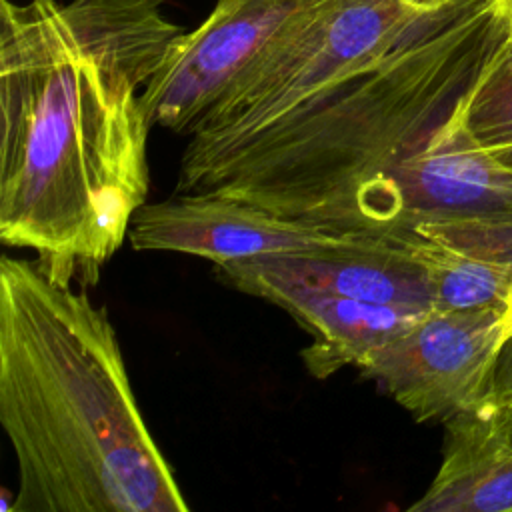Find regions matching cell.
I'll use <instances>...</instances> for the list:
<instances>
[{"mask_svg": "<svg viewBox=\"0 0 512 512\" xmlns=\"http://www.w3.org/2000/svg\"><path fill=\"white\" fill-rule=\"evenodd\" d=\"M0 240L96 282L150 186V74L56 0L0 4Z\"/></svg>", "mask_w": 512, "mask_h": 512, "instance_id": "cell-1", "label": "cell"}, {"mask_svg": "<svg viewBox=\"0 0 512 512\" xmlns=\"http://www.w3.org/2000/svg\"><path fill=\"white\" fill-rule=\"evenodd\" d=\"M508 32L496 0H454L386 54L178 176L174 192L226 194L370 236L392 176L462 114Z\"/></svg>", "mask_w": 512, "mask_h": 512, "instance_id": "cell-2", "label": "cell"}, {"mask_svg": "<svg viewBox=\"0 0 512 512\" xmlns=\"http://www.w3.org/2000/svg\"><path fill=\"white\" fill-rule=\"evenodd\" d=\"M0 424L10 512H188L106 308L38 258H0Z\"/></svg>", "mask_w": 512, "mask_h": 512, "instance_id": "cell-3", "label": "cell"}, {"mask_svg": "<svg viewBox=\"0 0 512 512\" xmlns=\"http://www.w3.org/2000/svg\"><path fill=\"white\" fill-rule=\"evenodd\" d=\"M454 0H316L186 134L178 176L246 142L304 100L392 50Z\"/></svg>", "mask_w": 512, "mask_h": 512, "instance_id": "cell-4", "label": "cell"}, {"mask_svg": "<svg viewBox=\"0 0 512 512\" xmlns=\"http://www.w3.org/2000/svg\"><path fill=\"white\" fill-rule=\"evenodd\" d=\"M504 312L430 310L368 352L358 370L418 422H446L492 396Z\"/></svg>", "mask_w": 512, "mask_h": 512, "instance_id": "cell-5", "label": "cell"}, {"mask_svg": "<svg viewBox=\"0 0 512 512\" xmlns=\"http://www.w3.org/2000/svg\"><path fill=\"white\" fill-rule=\"evenodd\" d=\"M316 0H216L210 16L170 46L142 90L150 124L178 134L224 98Z\"/></svg>", "mask_w": 512, "mask_h": 512, "instance_id": "cell-6", "label": "cell"}, {"mask_svg": "<svg viewBox=\"0 0 512 512\" xmlns=\"http://www.w3.org/2000/svg\"><path fill=\"white\" fill-rule=\"evenodd\" d=\"M366 234L332 232L216 192H174L132 218L134 250L180 252L214 264L340 248Z\"/></svg>", "mask_w": 512, "mask_h": 512, "instance_id": "cell-7", "label": "cell"}, {"mask_svg": "<svg viewBox=\"0 0 512 512\" xmlns=\"http://www.w3.org/2000/svg\"><path fill=\"white\" fill-rule=\"evenodd\" d=\"M422 222L512 224V168L474 140L464 110L392 176L370 236Z\"/></svg>", "mask_w": 512, "mask_h": 512, "instance_id": "cell-8", "label": "cell"}, {"mask_svg": "<svg viewBox=\"0 0 512 512\" xmlns=\"http://www.w3.org/2000/svg\"><path fill=\"white\" fill-rule=\"evenodd\" d=\"M228 286L246 278H268L348 298L434 310V296L422 266L394 240L362 236L340 248L262 256L216 264Z\"/></svg>", "mask_w": 512, "mask_h": 512, "instance_id": "cell-9", "label": "cell"}, {"mask_svg": "<svg viewBox=\"0 0 512 512\" xmlns=\"http://www.w3.org/2000/svg\"><path fill=\"white\" fill-rule=\"evenodd\" d=\"M232 288L282 308L312 336L302 350V362L318 380L346 366H358L368 352L428 314L410 306L368 302L268 278H246Z\"/></svg>", "mask_w": 512, "mask_h": 512, "instance_id": "cell-10", "label": "cell"}, {"mask_svg": "<svg viewBox=\"0 0 512 512\" xmlns=\"http://www.w3.org/2000/svg\"><path fill=\"white\" fill-rule=\"evenodd\" d=\"M442 462L412 512H512V402L486 398L444 422Z\"/></svg>", "mask_w": 512, "mask_h": 512, "instance_id": "cell-11", "label": "cell"}, {"mask_svg": "<svg viewBox=\"0 0 512 512\" xmlns=\"http://www.w3.org/2000/svg\"><path fill=\"white\" fill-rule=\"evenodd\" d=\"M388 240L400 244L422 266L436 310L496 308L506 312L512 268L462 252L422 226H412Z\"/></svg>", "mask_w": 512, "mask_h": 512, "instance_id": "cell-12", "label": "cell"}, {"mask_svg": "<svg viewBox=\"0 0 512 512\" xmlns=\"http://www.w3.org/2000/svg\"><path fill=\"white\" fill-rule=\"evenodd\" d=\"M464 126L486 150L512 146V30L476 82Z\"/></svg>", "mask_w": 512, "mask_h": 512, "instance_id": "cell-13", "label": "cell"}, {"mask_svg": "<svg viewBox=\"0 0 512 512\" xmlns=\"http://www.w3.org/2000/svg\"><path fill=\"white\" fill-rule=\"evenodd\" d=\"M476 258L512 268V224L422 222L416 224Z\"/></svg>", "mask_w": 512, "mask_h": 512, "instance_id": "cell-14", "label": "cell"}, {"mask_svg": "<svg viewBox=\"0 0 512 512\" xmlns=\"http://www.w3.org/2000/svg\"><path fill=\"white\" fill-rule=\"evenodd\" d=\"M492 396L504 402H512V334L506 336L498 350L494 366V388Z\"/></svg>", "mask_w": 512, "mask_h": 512, "instance_id": "cell-15", "label": "cell"}, {"mask_svg": "<svg viewBox=\"0 0 512 512\" xmlns=\"http://www.w3.org/2000/svg\"><path fill=\"white\" fill-rule=\"evenodd\" d=\"M496 160H500L504 166L512 168V146H506V148H496V150H490Z\"/></svg>", "mask_w": 512, "mask_h": 512, "instance_id": "cell-16", "label": "cell"}, {"mask_svg": "<svg viewBox=\"0 0 512 512\" xmlns=\"http://www.w3.org/2000/svg\"><path fill=\"white\" fill-rule=\"evenodd\" d=\"M496 4L500 8V12L504 14V18L508 20V26L512 30V0H496Z\"/></svg>", "mask_w": 512, "mask_h": 512, "instance_id": "cell-17", "label": "cell"}, {"mask_svg": "<svg viewBox=\"0 0 512 512\" xmlns=\"http://www.w3.org/2000/svg\"><path fill=\"white\" fill-rule=\"evenodd\" d=\"M504 324H506V336L512 334V304L504 312Z\"/></svg>", "mask_w": 512, "mask_h": 512, "instance_id": "cell-18", "label": "cell"}, {"mask_svg": "<svg viewBox=\"0 0 512 512\" xmlns=\"http://www.w3.org/2000/svg\"><path fill=\"white\" fill-rule=\"evenodd\" d=\"M510 304H512V294H510V302H508V306H510Z\"/></svg>", "mask_w": 512, "mask_h": 512, "instance_id": "cell-19", "label": "cell"}]
</instances>
